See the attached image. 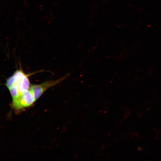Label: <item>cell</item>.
<instances>
[{
  "label": "cell",
  "mask_w": 161,
  "mask_h": 161,
  "mask_svg": "<svg viewBox=\"0 0 161 161\" xmlns=\"http://www.w3.org/2000/svg\"><path fill=\"white\" fill-rule=\"evenodd\" d=\"M28 75L21 69L16 70L6 80L5 85L9 90L12 100L29 89L30 85Z\"/></svg>",
  "instance_id": "6da1fadb"
},
{
  "label": "cell",
  "mask_w": 161,
  "mask_h": 161,
  "mask_svg": "<svg viewBox=\"0 0 161 161\" xmlns=\"http://www.w3.org/2000/svg\"><path fill=\"white\" fill-rule=\"evenodd\" d=\"M67 78L65 75L56 80H51L46 81L39 84L31 85L30 89L36 100L47 89L58 84Z\"/></svg>",
  "instance_id": "7a4b0ae2"
},
{
  "label": "cell",
  "mask_w": 161,
  "mask_h": 161,
  "mask_svg": "<svg viewBox=\"0 0 161 161\" xmlns=\"http://www.w3.org/2000/svg\"><path fill=\"white\" fill-rule=\"evenodd\" d=\"M35 101L29 89L16 99L12 100V105L15 109L19 110L31 106Z\"/></svg>",
  "instance_id": "3957f363"
}]
</instances>
